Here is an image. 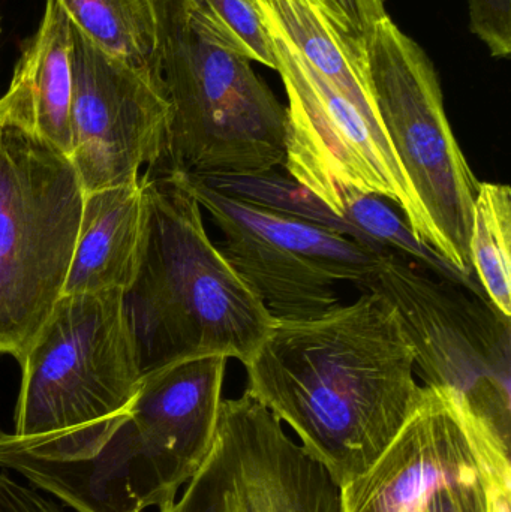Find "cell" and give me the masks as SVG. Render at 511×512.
<instances>
[{
    "label": "cell",
    "mask_w": 511,
    "mask_h": 512,
    "mask_svg": "<svg viewBox=\"0 0 511 512\" xmlns=\"http://www.w3.org/2000/svg\"><path fill=\"white\" fill-rule=\"evenodd\" d=\"M159 74L171 107L152 176H254L284 167L287 107L216 32L201 0H152Z\"/></svg>",
    "instance_id": "4"
},
{
    "label": "cell",
    "mask_w": 511,
    "mask_h": 512,
    "mask_svg": "<svg viewBox=\"0 0 511 512\" xmlns=\"http://www.w3.org/2000/svg\"><path fill=\"white\" fill-rule=\"evenodd\" d=\"M0 35H2V15H0Z\"/></svg>",
    "instance_id": "24"
},
{
    "label": "cell",
    "mask_w": 511,
    "mask_h": 512,
    "mask_svg": "<svg viewBox=\"0 0 511 512\" xmlns=\"http://www.w3.org/2000/svg\"><path fill=\"white\" fill-rule=\"evenodd\" d=\"M83 201L65 155L0 129V355L20 360L63 297Z\"/></svg>",
    "instance_id": "5"
},
{
    "label": "cell",
    "mask_w": 511,
    "mask_h": 512,
    "mask_svg": "<svg viewBox=\"0 0 511 512\" xmlns=\"http://www.w3.org/2000/svg\"><path fill=\"white\" fill-rule=\"evenodd\" d=\"M511 189L480 182L474 201L470 252L474 277L492 306L511 319Z\"/></svg>",
    "instance_id": "16"
},
{
    "label": "cell",
    "mask_w": 511,
    "mask_h": 512,
    "mask_svg": "<svg viewBox=\"0 0 511 512\" xmlns=\"http://www.w3.org/2000/svg\"><path fill=\"white\" fill-rule=\"evenodd\" d=\"M216 32L233 53L275 69L272 39L254 0H201Z\"/></svg>",
    "instance_id": "19"
},
{
    "label": "cell",
    "mask_w": 511,
    "mask_h": 512,
    "mask_svg": "<svg viewBox=\"0 0 511 512\" xmlns=\"http://www.w3.org/2000/svg\"><path fill=\"white\" fill-rule=\"evenodd\" d=\"M219 228L221 254L275 321H300L339 304V283L359 288L384 254L327 228L221 194L173 173ZM389 255V254H387Z\"/></svg>",
    "instance_id": "9"
},
{
    "label": "cell",
    "mask_w": 511,
    "mask_h": 512,
    "mask_svg": "<svg viewBox=\"0 0 511 512\" xmlns=\"http://www.w3.org/2000/svg\"><path fill=\"white\" fill-rule=\"evenodd\" d=\"M359 289L398 310L426 385L449 391L476 429L510 450V319L488 298L395 254Z\"/></svg>",
    "instance_id": "6"
},
{
    "label": "cell",
    "mask_w": 511,
    "mask_h": 512,
    "mask_svg": "<svg viewBox=\"0 0 511 512\" xmlns=\"http://www.w3.org/2000/svg\"><path fill=\"white\" fill-rule=\"evenodd\" d=\"M339 197L342 201V216L381 248L414 262L440 279L449 280L480 297H486L476 279L459 273L432 246L417 239L405 219L399 218L381 197L363 194L356 189H342Z\"/></svg>",
    "instance_id": "18"
},
{
    "label": "cell",
    "mask_w": 511,
    "mask_h": 512,
    "mask_svg": "<svg viewBox=\"0 0 511 512\" xmlns=\"http://www.w3.org/2000/svg\"><path fill=\"white\" fill-rule=\"evenodd\" d=\"M143 180L84 192L83 212L65 294L125 292L140 262Z\"/></svg>",
    "instance_id": "14"
},
{
    "label": "cell",
    "mask_w": 511,
    "mask_h": 512,
    "mask_svg": "<svg viewBox=\"0 0 511 512\" xmlns=\"http://www.w3.org/2000/svg\"><path fill=\"white\" fill-rule=\"evenodd\" d=\"M266 26L287 92L288 176L342 216V189L393 201L417 239L434 248L428 216L389 138L321 77L287 39ZM344 218V216H342Z\"/></svg>",
    "instance_id": "10"
},
{
    "label": "cell",
    "mask_w": 511,
    "mask_h": 512,
    "mask_svg": "<svg viewBox=\"0 0 511 512\" xmlns=\"http://www.w3.org/2000/svg\"><path fill=\"white\" fill-rule=\"evenodd\" d=\"M0 512H63L56 502L24 486L20 481L0 474Z\"/></svg>",
    "instance_id": "23"
},
{
    "label": "cell",
    "mask_w": 511,
    "mask_h": 512,
    "mask_svg": "<svg viewBox=\"0 0 511 512\" xmlns=\"http://www.w3.org/2000/svg\"><path fill=\"white\" fill-rule=\"evenodd\" d=\"M198 179L228 197L237 198V200L245 201L252 206L261 207V209L270 210V212L288 216L297 221L327 228V230L335 231V233L363 243L380 254H390L386 249L377 245L374 240L369 239L348 219L336 215L320 198L315 197L293 177L275 173L273 170L269 173L254 174V176L198 177Z\"/></svg>",
    "instance_id": "17"
},
{
    "label": "cell",
    "mask_w": 511,
    "mask_h": 512,
    "mask_svg": "<svg viewBox=\"0 0 511 512\" xmlns=\"http://www.w3.org/2000/svg\"><path fill=\"white\" fill-rule=\"evenodd\" d=\"M81 35L102 51L159 71L152 0H54Z\"/></svg>",
    "instance_id": "15"
},
{
    "label": "cell",
    "mask_w": 511,
    "mask_h": 512,
    "mask_svg": "<svg viewBox=\"0 0 511 512\" xmlns=\"http://www.w3.org/2000/svg\"><path fill=\"white\" fill-rule=\"evenodd\" d=\"M365 48L381 123L428 216L434 249L476 279L468 245L480 182L447 119L437 69L389 15L375 24Z\"/></svg>",
    "instance_id": "7"
},
{
    "label": "cell",
    "mask_w": 511,
    "mask_h": 512,
    "mask_svg": "<svg viewBox=\"0 0 511 512\" xmlns=\"http://www.w3.org/2000/svg\"><path fill=\"white\" fill-rule=\"evenodd\" d=\"M170 120L159 71L117 59L74 29L68 159L84 192L138 182L141 168L158 167Z\"/></svg>",
    "instance_id": "12"
},
{
    "label": "cell",
    "mask_w": 511,
    "mask_h": 512,
    "mask_svg": "<svg viewBox=\"0 0 511 512\" xmlns=\"http://www.w3.org/2000/svg\"><path fill=\"white\" fill-rule=\"evenodd\" d=\"M74 29L54 0H45L35 35L23 45L0 98V129L14 128L66 158L71 152Z\"/></svg>",
    "instance_id": "13"
},
{
    "label": "cell",
    "mask_w": 511,
    "mask_h": 512,
    "mask_svg": "<svg viewBox=\"0 0 511 512\" xmlns=\"http://www.w3.org/2000/svg\"><path fill=\"white\" fill-rule=\"evenodd\" d=\"M405 512H488L485 466L435 481Z\"/></svg>",
    "instance_id": "20"
},
{
    "label": "cell",
    "mask_w": 511,
    "mask_h": 512,
    "mask_svg": "<svg viewBox=\"0 0 511 512\" xmlns=\"http://www.w3.org/2000/svg\"><path fill=\"white\" fill-rule=\"evenodd\" d=\"M159 512H342V490L248 391L222 400L212 448Z\"/></svg>",
    "instance_id": "11"
},
{
    "label": "cell",
    "mask_w": 511,
    "mask_h": 512,
    "mask_svg": "<svg viewBox=\"0 0 511 512\" xmlns=\"http://www.w3.org/2000/svg\"><path fill=\"white\" fill-rule=\"evenodd\" d=\"M243 366L246 391L341 489L377 463L425 394L401 316L377 292L315 318L275 321Z\"/></svg>",
    "instance_id": "1"
},
{
    "label": "cell",
    "mask_w": 511,
    "mask_h": 512,
    "mask_svg": "<svg viewBox=\"0 0 511 512\" xmlns=\"http://www.w3.org/2000/svg\"><path fill=\"white\" fill-rule=\"evenodd\" d=\"M140 262L123 306L143 375L189 358L245 364L275 319L213 245L201 206L176 174L141 177Z\"/></svg>",
    "instance_id": "3"
},
{
    "label": "cell",
    "mask_w": 511,
    "mask_h": 512,
    "mask_svg": "<svg viewBox=\"0 0 511 512\" xmlns=\"http://www.w3.org/2000/svg\"><path fill=\"white\" fill-rule=\"evenodd\" d=\"M339 24L366 41L378 21L386 18L384 0H324Z\"/></svg>",
    "instance_id": "22"
},
{
    "label": "cell",
    "mask_w": 511,
    "mask_h": 512,
    "mask_svg": "<svg viewBox=\"0 0 511 512\" xmlns=\"http://www.w3.org/2000/svg\"><path fill=\"white\" fill-rule=\"evenodd\" d=\"M470 29L495 59L511 54V0H468Z\"/></svg>",
    "instance_id": "21"
},
{
    "label": "cell",
    "mask_w": 511,
    "mask_h": 512,
    "mask_svg": "<svg viewBox=\"0 0 511 512\" xmlns=\"http://www.w3.org/2000/svg\"><path fill=\"white\" fill-rule=\"evenodd\" d=\"M18 363L14 435L63 432L128 408L143 372L123 292L63 295Z\"/></svg>",
    "instance_id": "8"
},
{
    "label": "cell",
    "mask_w": 511,
    "mask_h": 512,
    "mask_svg": "<svg viewBox=\"0 0 511 512\" xmlns=\"http://www.w3.org/2000/svg\"><path fill=\"white\" fill-rule=\"evenodd\" d=\"M227 363L207 355L146 373L128 408L86 426L0 430V468L75 512L164 510L212 448Z\"/></svg>",
    "instance_id": "2"
}]
</instances>
